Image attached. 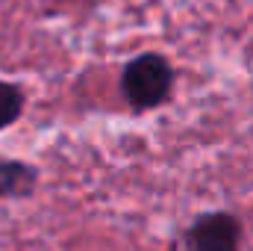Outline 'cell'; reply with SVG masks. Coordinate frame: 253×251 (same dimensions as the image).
<instances>
[{
    "mask_svg": "<svg viewBox=\"0 0 253 251\" xmlns=\"http://www.w3.org/2000/svg\"><path fill=\"white\" fill-rule=\"evenodd\" d=\"M174 65L168 63L162 54L147 51L138 54L135 60H129L121 71V95L129 104V110L135 113H147L156 110L162 104H168L171 92H174Z\"/></svg>",
    "mask_w": 253,
    "mask_h": 251,
    "instance_id": "obj_1",
    "label": "cell"
},
{
    "mask_svg": "<svg viewBox=\"0 0 253 251\" xmlns=\"http://www.w3.org/2000/svg\"><path fill=\"white\" fill-rule=\"evenodd\" d=\"M242 246V219L230 210L200 213L183 237L186 251H239Z\"/></svg>",
    "mask_w": 253,
    "mask_h": 251,
    "instance_id": "obj_2",
    "label": "cell"
},
{
    "mask_svg": "<svg viewBox=\"0 0 253 251\" xmlns=\"http://www.w3.org/2000/svg\"><path fill=\"white\" fill-rule=\"evenodd\" d=\"M39 184L36 166L24 160H0V201L9 198H27Z\"/></svg>",
    "mask_w": 253,
    "mask_h": 251,
    "instance_id": "obj_3",
    "label": "cell"
},
{
    "mask_svg": "<svg viewBox=\"0 0 253 251\" xmlns=\"http://www.w3.org/2000/svg\"><path fill=\"white\" fill-rule=\"evenodd\" d=\"M24 104H27V95L18 83H9V80H0V130L12 127L21 113H24Z\"/></svg>",
    "mask_w": 253,
    "mask_h": 251,
    "instance_id": "obj_4",
    "label": "cell"
}]
</instances>
